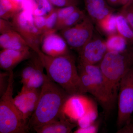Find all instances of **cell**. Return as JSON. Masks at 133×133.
<instances>
[{
    "mask_svg": "<svg viewBox=\"0 0 133 133\" xmlns=\"http://www.w3.org/2000/svg\"><path fill=\"white\" fill-rule=\"evenodd\" d=\"M83 1L88 15L94 23L114 12V9L108 5L106 0Z\"/></svg>",
    "mask_w": 133,
    "mask_h": 133,
    "instance_id": "14",
    "label": "cell"
},
{
    "mask_svg": "<svg viewBox=\"0 0 133 133\" xmlns=\"http://www.w3.org/2000/svg\"><path fill=\"white\" fill-rule=\"evenodd\" d=\"M0 47L2 49L16 50L31 49L23 37L16 30L1 34Z\"/></svg>",
    "mask_w": 133,
    "mask_h": 133,
    "instance_id": "15",
    "label": "cell"
},
{
    "mask_svg": "<svg viewBox=\"0 0 133 133\" xmlns=\"http://www.w3.org/2000/svg\"><path fill=\"white\" fill-rule=\"evenodd\" d=\"M98 29L108 36L117 33L116 15L113 13L108 15L96 23Z\"/></svg>",
    "mask_w": 133,
    "mask_h": 133,
    "instance_id": "20",
    "label": "cell"
},
{
    "mask_svg": "<svg viewBox=\"0 0 133 133\" xmlns=\"http://www.w3.org/2000/svg\"><path fill=\"white\" fill-rule=\"evenodd\" d=\"M34 22L35 25L42 34L45 33L46 18L45 16H34Z\"/></svg>",
    "mask_w": 133,
    "mask_h": 133,
    "instance_id": "28",
    "label": "cell"
},
{
    "mask_svg": "<svg viewBox=\"0 0 133 133\" xmlns=\"http://www.w3.org/2000/svg\"><path fill=\"white\" fill-rule=\"evenodd\" d=\"M22 10L21 6L11 0H0V18L12 19Z\"/></svg>",
    "mask_w": 133,
    "mask_h": 133,
    "instance_id": "18",
    "label": "cell"
},
{
    "mask_svg": "<svg viewBox=\"0 0 133 133\" xmlns=\"http://www.w3.org/2000/svg\"><path fill=\"white\" fill-rule=\"evenodd\" d=\"M107 88L112 109L118 99L122 80L133 65V45L121 52L108 51L99 64Z\"/></svg>",
    "mask_w": 133,
    "mask_h": 133,
    "instance_id": "3",
    "label": "cell"
},
{
    "mask_svg": "<svg viewBox=\"0 0 133 133\" xmlns=\"http://www.w3.org/2000/svg\"><path fill=\"white\" fill-rule=\"evenodd\" d=\"M15 30L12 22L8 20L0 18V33L1 34Z\"/></svg>",
    "mask_w": 133,
    "mask_h": 133,
    "instance_id": "29",
    "label": "cell"
},
{
    "mask_svg": "<svg viewBox=\"0 0 133 133\" xmlns=\"http://www.w3.org/2000/svg\"><path fill=\"white\" fill-rule=\"evenodd\" d=\"M105 42L108 51L122 52L131 45L125 38L118 33L108 36Z\"/></svg>",
    "mask_w": 133,
    "mask_h": 133,
    "instance_id": "17",
    "label": "cell"
},
{
    "mask_svg": "<svg viewBox=\"0 0 133 133\" xmlns=\"http://www.w3.org/2000/svg\"><path fill=\"white\" fill-rule=\"evenodd\" d=\"M132 0H121V5L122 6L125 5L128 3L130 2Z\"/></svg>",
    "mask_w": 133,
    "mask_h": 133,
    "instance_id": "32",
    "label": "cell"
},
{
    "mask_svg": "<svg viewBox=\"0 0 133 133\" xmlns=\"http://www.w3.org/2000/svg\"><path fill=\"white\" fill-rule=\"evenodd\" d=\"M84 94L70 95L63 108V113L71 121L77 122L85 114L94 101Z\"/></svg>",
    "mask_w": 133,
    "mask_h": 133,
    "instance_id": "12",
    "label": "cell"
},
{
    "mask_svg": "<svg viewBox=\"0 0 133 133\" xmlns=\"http://www.w3.org/2000/svg\"><path fill=\"white\" fill-rule=\"evenodd\" d=\"M107 52L105 41L94 31L92 37L78 52V62L99 65Z\"/></svg>",
    "mask_w": 133,
    "mask_h": 133,
    "instance_id": "9",
    "label": "cell"
},
{
    "mask_svg": "<svg viewBox=\"0 0 133 133\" xmlns=\"http://www.w3.org/2000/svg\"><path fill=\"white\" fill-rule=\"evenodd\" d=\"M36 53L46 71V75L51 81L60 86L70 95L86 94L73 56L69 54L50 56L41 50Z\"/></svg>",
    "mask_w": 133,
    "mask_h": 133,
    "instance_id": "2",
    "label": "cell"
},
{
    "mask_svg": "<svg viewBox=\"0 0 133 133\" xmlns=\"http://www.w3.org/2000/svg\"><path fill=\"white\" fill-rule=\"evenodd\" d=\"M56 31L46 33L43 35L41 50L48 56L58 57L70 54L69 45L60 34Z\"/></svg>",
    "mask_w": 133,
    "mask_h": 133,
    "instance_id": "11",
    "label": "cell"
},
{
    "mask_svg": "<svg viewBox=\"0 0 133 133\" xmlns=\"http://www.w3.org/2000/svg\"><path fill=\"white\" fill-rule=\"evenodd\" d=\"M98 116V108L95 102L87 109L85 114L77 121L79 127L84 128L95 122Z\"/></svg>",
    "mask_w": 133,
    "mask_h": 133,
    "instance_id": "22",
    "label": "cell"
},
{
    "mask_svg": "<svg viewBox=\"0 0 133 133\" xmlns=\"http://www.w3.org/2000/svg\"><path fill=\"white\" fill-rule=\"evenodd\" d=\"M65 116L59 119L43 125L37 127L33 130L38 133H70L77 124L73 123Z\"/></svg>",
    "mask_w": 133,
    "mask_h": 133,
    "instance_id": "16",
    "label": "cell"
},
{
    "mask_svg": "<svg viewBox=\"0 0 133 133\" xmlns=\"http://www.w3.org/2000/svg\"><path fill=\"white\" fill-rule=\"evenodd\" d=\"M111 6H116L121 5V0H106Z\"/></svg>",
    "mask_w": 133,
    "mask_h": 133,
    "instance_id": "31",
    "label": "cell"
},
{
    "mask_svg": "<svg viewBox=\"0 0 133 133\" xmlns=\"http://www.w3.org/2000/svg\"><path fill=\"white\" fill-rule=\"evenodd\" d=\"M117 126L119 129L132 121L133 113V65L122 79L118 97Z\"/></svg>",
    "mask_w": 133,
    "mask_h": 133,
    "instance_id": "6",
    "label": "cell"
},
{
    "mask_svg": "<svg viewBox=\"0 0 133 133\" xmlns=\"http://www.w3.org/2000/svg\"><path fill=\"white\" fill-rule=\"evenodd\" d=\"M78 69L85 93H89L99 103L105 113L112 110L107 88L99 65L78 62Z\"/></svg>",
    "mask_w": 133,
    "mask_h": 133,
    "instance_id": "5",
    "label": "cell"
},
{
    "mask_svg": "<svg viewBox=\"0 0 133 133\" xmlns=\"http://www.w3.org/2000/svg\"><path fill=\"white\" fill-rule=\"evenodd\" d=\"M45 18L46 24L44 34L50 31H56L55 29L57 22V8L54 9L51 12L45 16Z\"/></svg>",
    "mask_w": 133,
    "mask_h": 133,
    "instance_id": "23",
    "label": "cell"
},
{
    "mask_svg": "<svg viewBox=\"0 0 133 133\" xmlns=\"http://www.w3.org/2000/svg\"><path fill=\"white\" fill-rule=\"evenodd\" d=\"M99 123L95 121L93 124L84 128L78 127L75 133H97L99 129Z\"/></svg>",
    "mask_w": 133,
    "mask_h": 133,
    "instance_id": "27",
    "label": "cell"
},
{
    "mask_svg": "<svg viewBox=\"0 0 133 133\" xmlns=\"http://www.w3.org/2000/svg\"><path fill=\"white\" fill-rule=\"evenodd\" d=\"M86 15L84 10L78 8L62 22L56 28V30L60 31L74 26L81 21Z\"/></svg>",
    "mask_w": 133,
    "mask_h": 133,
    "instance_id": "21",
    "label": "cell"
},
{
    "mask_svg": "<svg viewBox=\"0 0 133 133\" xmlns=\"http://www.w3.org/2000/svg\"><path fill=\"white\" fill-rule=\"evenodd\" d=\"M94 30V22L87 15L78 24L59 31L69 48L78 52L92 37Z\"/></svg>",
    "mask_w": 133,
    "mask_h": 133,
    "instance_id": "8",
    "label": "cell"
},
{
    "mask_svg": "<svg viewBox=\"0 0 133 133\" xmlns=\"http://www.w3.org/2000/svg\"><path fill=\"white\" fill-rule=\"evenodd\" d=\"M14 74L9 72L8 84L0 99V133H25L29 129L28 121L15 104L13 98Z\"/></svg>",
    "mask_w": 133,
    "mask_h": 133,
    "instance_id": "4",
    "label": "cell"
},
{
    "mask_svg": "<svg viewBox=\"0 0 133 133\" xmlns=\"http://www.w3.org/2000/svg\"><path fill=\"white\" fill-rule=\"evenodd\" d=\"M117 33L125 38L130 45H133V30L125 17L120 13L116 15Z\"/></svg>",
    "mask_w": 133,
    "mask_h": 133,
    "instance_id": "19",
    "label": "cell"
},
{
    "mask_svg": "<svg viewBox=\"0 0 133 133\" xmlns=\"http://www.w3.org/2000/svg\"><path fill=\"white\" fill-rule=\"evenodd\" d=\"M12 22L15 30L23 37L31 50L35 52L41 50L43 34L35 25L32 13L22 10L13 17Z\"/></svg>",
    "mask_w": 133,
    "mask_h": 133,
    "instance_id": "7",
    "label": "cell"
},
{
    "mask_svg": "<svg viewBox=\"0 0 133 133\" xmlns=\"http://www.w3.org/2000/svg\"><path fill=\"white\" fill-rule=\"evenodd\" d=\"M53 6L58 8L70 6H77L78 0H49Z\"/></svg>",
    "mask_w": 133,
    "mask_h": 133,
    "instance_id": "26",
    "label": "cell"
},
{
    "mask_svg": "<svg viewBox=\"0 0 133 133\" xmlns=\"http://www.w3.org/2000/svg\"><path fill=\"white\" fill-rule=\"evenodd\" d=\"M119 13L125 17L133 30V0L122 6Z\"/></svg>",
    "mask_w": 133,
    "mask_h": 133,
    "instance_id": "25",
    "label": "cell"
},
{
    "mask_svg": "<svg viewBox=\"0 0 133 133\" xmlns=\"http://www.w3.org/2000/svg\"><path fill=\"white\" fill-rule=\"evenodd\" d=\"M79 8L77 6H70L57 8V22L56 29L64 20Z\"/></svg>",
    "mask_w": 133,
    "mask_h": 133,
    "instance_id": "24",
    "label": "cell"
},
{
    "mask_svg": "<svg viewBox=\"0 0 133 133\" xmlns=\"http://www.w3.org/2000/svg\"><path fill=\"white\" fill-rule=\"evenodd\" d=\"M70 95L47 76L41 88L37 105L28 122L29 129L43 125L65 116L64 107Z\"/></svg>",
    "mask_w": 133,
    "mask_h": 133,
    "instance_id": "1",
    "label": "cell"
},
{
    "mask_svg": "<svg viewBox=\"0 0 133 133\" xmlns=\"http://www.w3.org/2000/svg\"><path fill=\"white\" fill-rule=\"evenodd\" d=\"M37 1L38 5L44 9L48 14L54 9L52 7L53 5L49 0H37Z\"/></svg>",
    "mask_w": 133,
    "mask_h": 133,
    "instance_id": "30",
    "label": "cell"
},
{
    "mask_svg": "<svg viewBox=\"0 0 133 133\" xmlns=\"http://www.w3.org/2000/svg\"><path fill=\"white\" fill-rule=\"evenodd\" d=\"M41 91V88L36 89L23 85L21 91L14 98L16 105L27 121L29 120L35 110Z\"/></svg>",
    "mask_w": 133,
    "mask_h": 133,
    "instance_id": "10",
    "label": "cell"
},
{
    "mask_svg": "<svg viewBox=\"0 0 133 133\" xmlns=\"http://www.w3.org/2000/svg\"><path fill=\"white\" fill-rule=\"evenodd\" d=\"M16 50L2 49L0 52V66L6 71H13L19 63L31 57L32 54L30 50Z\"/></svg>",
    "mask_w": 133,
    "mask_h": 133,
    "instance_id": "13",
    "label": "cell"
}]
</instances>
